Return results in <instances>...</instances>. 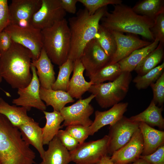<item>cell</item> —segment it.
I'll return each instance as SVG.
<instances>
[{"mask_svg":"<svg viewBox=\"0 0 164 164\" xmlns=\"http://www.w3.org/2000/svg\"><path fill=\"white\" fill-rule=\"evenodd\" d=\"M91 94L85 99H80L72 105L64 107L60 111L63 119L62 126L80 125L89 127L92 121L90 118L94 111V108L90 104L95 98Z\"/></svg>","mask_w":164,"mask_h":164,"instance_id":"cell-9","label":"cell"},{"mask_svg":"<svg viewBox=\"0 0 164 164\" xmlns=\"http://www.w3.org/2000/svg\"><path fill=\"white\" fill-rule=\"evenodd\" d=\"M74 62L68 59L59 66V71L57 79L52 86V89L67 91L70 75L73 71Z\"/></svg>","mask_w":164,"mask_h":164,"instance_id":"cell-32","label":"cell"},{"mask_svg":"<svg viewBox=\"0 0 164 164\" xmlns=\"http://www.w3.org/2000/svg\"><path fill=\"white\" fill-rule=\"evenodd\" d=\"M1 54L0 53V58L1 57ZM2 78L0 75V83H1L2 81Z\"/></svg>","mask_w":164,"mask_h":164,"instance_id":"cell-46","label":"cell"},{"mask_svg":"<svg viewBox=\"0 0 164 164\" xmlns=\"http://www.w3.org/2000/svg\"><path fill=\"white\" fill-rule=\"evenodd\" d=\"M94 39L105 53L111 58L116 51V43L111 31L100 24Z\"/></svg>","mask_w":164,"mask_h":164,"instance_id":"cell-31","label":"cell"},{"mask_svg":"<svg viewBox=\"0 0 164 164\" xmlns=\"http://www.w3.org/2000/svg\"><path fill=\"white\" fill-rule=\"evenodd\" d=\"M143 149V138L139 128L127 143L112 154L110 159L115 164H130L140 158Z\"/></svg>","mask_w":164,"mask_h":164,"instance_id":"cell-15","label":"cell"},{"mask_svg":"<svg viewBox=\"0 0 164 164\" xmlns=\"http://www.w3.org/2000/svg\"><path fill=\"white\" fill-rule=\"evenodd\" d=\"M10 24V15L8 1L0 0V32Z\"/></svg>","mask_w":164,"mask_h":164,"instance_id":"cell-39","label":"cell"},{"mask_svg":"<svg viewBox=\"0 0 164 164\" xmlns=\"http://www.w3.org/2000/svg\"><path fill=\"white\" fill-rule=\"evenodd\" d=\"M164 63L156 66L143 75H138L133 80L138 90L147 88L156 81L164 72Z\"/></svg>","mask_w":164,"mask_h":164,"instance_id":"cell-33","label":"cell"},{"mask_svg":"<svg viewBox=\"0 0 164 164\" xmlns=\"http://www.w3.org/2000/svg\"><path fill=\"white\" fill-rule=\"evenodd\" d=\"M56 136L62 145L69 152L75 149L79 144L78 142L65 130H60Z\"/></svg>","mask_w":164,"mask_h":164,"instance_id":"cell-38","label":"cell"},{"mask_svg":"<svg viewBox=\"0 0 164 164\" xmlns=\"http://www.w3.org/2000/svg\"><path fill=\"white\" fill-rule=\"evenodd\" d=\"M32 64L35 67L40 87L46 89H52L56 80L54 66L45 51L43 48L39 57L32 60Z\"/></svg>","mask_w":164,"mask_h":164,"instance_id":"cell-18","label":"cell"},{"mask_svg":"<svg viewBox=\"0 0 164 164\" xmlns=\"http://www.w3.org/2000/svg\"><path fill=\"white\" fill-rule=\"evenodd\" d=\"M128 104L127 102H119L107 111H96L94 120L89 127V135H93L104 126L114 124L124 116L127 110Z\"/></svg>","mask_w":164,"mask_h":164,"instance_id":"cell-17","label":"cell"},{"mask_svg":"<svg viewBox=\"0 0 164 164\" xmlns=\"http://www.w3.org/2000/svg\"><path fill=\"white\" fill-rule=\"evenodd\" d=\"M18 128L23 140L29 145L33 146L38 151L42 159L45 151L43 147L42 129L39 123L33 119Z\"/></svg>","mask_w":164,"mask_h":164,"instance_id":"cell-21","label":"cell"},{"mask_svg":"<svg viewBox=\"0 0 164 164\" xmlns=\"http://www.w3.org/2000/svg\"><path fill=\"white\" fill-rule=\"evenodd\" d=\"M39 94L41 99L47 106H51L53 110L60 112L67 103L73 102L74 100L66 91L46 89L40 87Z\"/></svg>","mask_w":164,"mask_h":164,"instance_id":"cell-23","label":"cell"},{"mask_svg":"<svg viewBox=\"0 0 164 164\" xmlns=\"http://www.w3.org/2000/svg\"><path fill=\"white\" fill-rule=\"evenodd\" d=\"M107 10L105 6L91 15L85 9H80L75 16L69 18L71 40L68 59L74 62L80 59L85 46L94 39L100 22Z\"/></svg>","mask_w":164,"mask_h":164,"instance_id":"cell-4","label":"cell"},{"mask_svg":"<svg viewBox=\"0 0 164 164\" xmlns=\"http://www.w3.org/2000/svg\"><path fill=\"white\" fill-rule=\"evenodd\" d=\"M150 30L155 39H157L159 43L164 45V12L158 15L154 20Z\"/></svg>","mask_w":164,"mask_h":164,"instance_id":"cell-37","label":"cell"},{"mask_svg":"<svg viewBox=\"0 0 164 164\" xmlns=\"http://www.w3.org/2000/svg\"><path fill=\"white\" fill-rule=\"evenodd\" d=\"M153 93L152 100L159 106L163 105L164 102V72L155 83L150 85Z\"/></svg>","mask_w":164,"mask_h":164,"instance_id":"cell-36","label":"cell"},{"mask_svg":"<svg viewBox=\"0 0 164 164\" xmlns=\"http://www.w3.org/2000/svg\"><path fill=\"white\" fill-rule=\"evenodd\" d=\"M0 53V75L2 78L13 89L27 87L32 77L30 51L12 42L8 50Z\"/></svg>","mask_w":164,"mask_h":164,"instance_id":"cell-1","label":"cell"},{"mask_svg":"<svg viewBox=\"0 0 164 164\" xmlns=\"http://www.w3.org/2000/svg\"><path fill=\"white\" fill-rule=\"evenodd\" d=\"M89 127L80 125H72L67 126L65 130L79 144H81L89 136Z\"/></svg>","mask_w":164,"mask_h":164,"instance_id":"cell-35","label":"cell"},{"mask_svg":"<svg viewBox=\"0 0 164 164\" xmlns=\"http://www.w3.org/2000/svg\"><path fill=\"white\" fill-rule=\"evenodd\" d=\"M108 136L95 141L79 144L75 149L69 152L71 162L76 164H98L108 155Z\"/></svg>","mask_w":164,"mask_h":164,"instance_id":"cell-8","label":"cell"},{"mask_svg":"<svg viewBox=\"0 0 164 164\" xmlns=\"http://www.w3.org/2000/svg\"><path fill=\"white\" fill-rule=\"evenodd\" d=\"M111 59L94 39L85 46L80 58L88 77L109 63Z\"/></svg>","mask_w":164,"mask_h":164,"instance_id":"cell-13","label":"cell"},{"mask_svg":"<svg viewBox=\"0 0 164 164\" xmlns=\"http://www.w3.org/2000/svg\"><path fill=\"white\" fill-rule=\"evenodd\" d=\"M129 164H151L145 159L140 158L134 162Z\"/></svg>","mask_w":164,"mask_h":164,"instance_id":"cell-44","label":"cell"},{"mask_svg":"<svg viewBox=\"0 0 164 164\" xmlns=\"http://www.w3.org/2000/svg\"><path fill=\"white\" fill-rule=\"evenodd\" d=\"M139 128L143 142V149L141 155H150L164 144V131L155 129L143 122H139Z\"/></svg>","mask_w":164,"mask_h":164,"instance_id":"cell-20","label":"cell"},{"mask_svg":"<svg viewBox=\"0 0 164 164\" xmlns=\"http://www.w3.org/2000/svg\"></svg>","mask_w":164,"mask_h":164,"instance_id":"cell-47","label":"cell"},{"mask_svg":"<svg viewBox=\"0 0 164 164\" xmlns=\"http://www.w3.org/2000/svg\"><path fill=\"white\" fill-rule=\"evenodd\" d=\"M132 79L131 72H122L113 81L92 85L88 91L95 95L99 105L102 108L112 107L124 99Z\"/></svg>","mask_w":164,"mask_h":164,"instance_id":"cell-6","label":"cell"},{"mask_svg":"<svg viewBox=\"0 0 164 164\" xmlns=\"http://www.w3.org/2000/svg\"><path fill=\"white\" fill-rule=\"evenodd\" d=\"M36 156L18 128L0 113V164H34Z\"/></svg>","mask_w":164,"mask_h":164,"instance_id":"cell-2","label":"cell"},{"mask_svg":"<svg viewBox=\"0 0 164 164\" xmlns=\"http://www.w3.org/2000/svg\"><path fill=\"white\" fill-rule=\"evenodd\" d=\"M85 69L80 59L74 61L73 76L70 80L67 92L73 98L81 99L83 95L88 91L93 83L86 81L83 76Z\"/></svg>","mask_w":164,"mask_h":164,"instance_id":"cell-19","label":"cell"},{"mask_svg":"<svg viewBox=\"0 0 164 164\" xmlns=\"http://www.w3.org/2000/svg\"><path fill=\"white\" fill-rule=\"evenodd\" d=\"M41 3V0H12L9 5L10 24L21 26L30 25L32 17Z\"/></svg>","mask_w":164,"mask_h":164,"instance_id":"cell-14","label":"cell"},{"mask_svg":"<svg viewBox=\"0 0 164 164\" xmlns=\"http://www.w3.org/2000/svg\"><path fill=\"white\" fill-rule=\"evenodd\" d=\"M43 48L51 62L60 66L68 59L70 33L65 18L49 28L41 30Z\"/></svg>","mask_w":164,"mask_h":164,"instance_id":"cell-5","label":"cell"},{"mask_svg":"<svg viewBox=\"0 0 164 164\" xmlns=\"http://www.w3.org/2000/svg\"><path fill=\"white\" fill-rule=\"evenodd\" d=\"M30 69L32 77L30 83L26 87L18 89L19 97L13 99L12 102L16 106L25 107L27 111H30L32 108L43 111H45L46 106L40 97V86L36 69L31 63Z\"/></svg>","mask_w":164,"mask_h":164,"instance_id":"cell-12","label":"cell"},{"mask_svg":"<svg viewBox=\"0 0 164 164\" xmlns=\"http://www.w3.org/2000/svg\"><path fill=\"white\" fill-rule=\"evenodd\" d=\"M10 105L0 97V113L4 115L12 125L18 127L33 119L27 114V110L24 107Z\"/></svg>","mask_w":164,"mask_h":164,"instance_id":"cell-24","label":"cell"},{"mask_svg":"<svg viewBox=\"0 0 164 164\" xmlns=\"http://www.w3.org/2000/svg\"><path fill=\"white\" fill-rule=\"evenodd\" d=\"M78 2L82 3L91 15L96 12L109 5H113L122 3L121 0H78Z\"/></svg>","mask_w":164,"mask_h":164,"instance_id":"cell-34","label":"cell"},{"mask_svg":"<svg viewBox=\"0 0 164 164\" xmlns=\"http://www.w3.org/2000/svg\"><path fill=\"white\" fill-rule=\"evenodd\" d=\"M40 7L34 14L30 25L41 30L49 28L65 19L66 12L60 0H41Z\"/></svg>","mask_w":164,"mask_h":164,"instance_id":"cell-10","label":"cell"},{"mask_svg":"<svg viewBox=\"0 0 164 164\" xmlns=\"http://www.w3.org/2000/svg\"><path fill=\"white\" fill-rule=\"evenodd\" d=\"M46 122L44 126L42 128L43 145H48L56 135L62 127L60 125L64 119L60 112L53 110L52 112L43 111Z\"/></svg>","mask_w":164,"mask_h":164,"instance_id":"cell-27","label":"cell"},{"mask_svg":"<svg viewBox=\"0 0 164 164\" xmlns=\"http://www.w3.org/2000/svg\"><path fill=\"white\" fill-rule=\"evenodd\" d=\"M42 161L38 164H68L71 162L69 151L56 135L48 144Z\"/></svg>","mask_w":164,"mask_h":164,"instance_id":"cell-22","label":"cell"},{"mask_svg":"<svg viewBox=\"0 0 164 164\" xmlns=\"http://www.w3.org/2000/svg\"><path fill=\"white\" fill-rule=\"evenodd\" d=\"M122 71L118 63H108L89 77L93 84L103 83L105 81H113L121 74Z\"/></svg>","mask_w":164,"mask_h":164,"instance_id":"cell-30","label":"cell"},{"mask_svg":"<svg viewBox=\"0 0 164 164\" xmlns=\"http://www.w3.org/2000/svg\"><path fill=\"white\" fill-rule=\"evenodd\" d=\"M162 107L159 108L152 100L149 106L143 111L129 118L131 121L144 122L151 126L164 128V119L162 115Z\"/></svg>","mask_w":164,"mask_h":164,"instance_id":"cell-25","label":"cell"},{"mask_svg":"<svg viewBox=\"0 0 164 164\" xmlns=\"http://www.w3.org/2000/svg\"><path fill=\"white\" fill-rule=\"evenodd\" d=\"M12 41L9 34L4 30L0 32V53L8 50L11 47Z\"/></svg>","mask_w":164,"mask_h":164,"instance_id":"cell-41","label":"cell"},{"mask_svg":"<svg viewBox=\"0 0 164 164\" xmlns=\"http://www.w3.org/2000/svg\"><path fill=\"white\" fill-rule=\"evenodd\" d=\"M132 8L137 14L146 16L154 21L158 15L164 12V0H141Z\"/></svg>","mask_w":164,"mask_h":164,"instance_id":"cell-28","label":"cell"},{"mask_svg":"<svg viewBox=\"0 0 164 164\" xmlns=\"http://www.w3.org/2000/svg\"><path fill=\"white\" fill-rule=\"evenodd\" d=\"M98 164H115L111 160L110 157L108 155L104 157Z\"/></svg>","mask_w":164,"mask_h":164,"instance_id":"cell-43","label":"cell"},{"mask_svg":"<svg viewBox=\"0 0 164 164\" xmlns=\"http://www.w3.org/2000/svg\"><path fill=\"white\" fill-rule=\"evenodd\" d=\"M140 158L145 159L151 164H164V144L152 153L147 155H141Z\"/></svg>","mask_w":164,"mask_h":164,"instance_id":"cell-40","label":"cell"},{"mask_svg":"<svg viewBox=\"0 0 164 164\" xmlns=\"http://www.w3.org/2000/svg\"><path fill=\"white\" fill-rule=\"evenodd\" d=\"M159 42L157 39H155L149 45L135 50L119 61L118 63L122 71L131 72L134 70L143 59L156 48Z\"/></svg>","mask_w":164,"mask_h":164,"instance_id":"cell-26","label":"cell"},{"mask_svg":"<svg viewBox=\"0 0 164 164\" xmlns=\"http://www.w3.org/2000/svg\"><path fill=\"white\" fill-rule=\"evenodd\" d=\"M0 89H1L3 91H4V92L6 94V95L7 96H8V97H10L11 96V95H10V94L8 92H6L5 91H4V90H3L2 89V88L0 87Z\"/></svg>","mask_w":164,"mask_h":164,"instance_id":"cell-45","label":"cell"},{"mask_svg":"<svg viewBox=\"0 0 164 164\" xmlns=\"http://www.w3.org/2000/svg\"><path fill=\"white\" fill-rule=\"evenodd\" d=\"M139 128V122L123 116L109 128L108 154L112 155L125 145Z\"/></svg>","mask_w":164,"mask_h":164,"instance_id":"cell-11","label":"cell"},{"mask_svg":"<svg viewBox=\"0 0 164 164\" xmlns=\"http://www.w3.org/2000/svg\"><path fill=\"white\" fill-rule=\"evenodd\" d=\"M4 30L9 34L12 42L30 51L32 60L38 59L43 48L41 30L31 25L21 26L12 24Z\"/></svg>","mask_w":164,"mask_h":164,"instance_id":"cell-7","label":"cell"},{"mask_svg":"<svg viewBox=\"0 0 164 164\" xmlns=\"http://www.w3.org/2000/svg\"><path fill=\"white\" fill-rule=\"evenodd\" d=\"M116 42V51L111 58L110 64L118 63L135 50L146 46L151 42L141 39L135 36L111 31Z\"/></svg>","mask_w":164,"mask_h":164,"instance_id":"cell-16","label":"cell"},{"mask_svg":"<svg viewBox=\"0 0 164 164\" xmlns=\"http://www.w3.org/2000/svg\"><path fill=\"white\" fill-rule=\"evenodd\" d=\"M113 5V10L110 12L107 10L101 18V25L111 31L138 35L154 40L150 30L153 20L137 14L132 8L122 3Z\"/></svg>","mask_w":164,"mask_h":164,"instance_id":"cell-3","label":"cell"},{"mask_svg":"<svg viewBox=\"0 0 164 164\" xmlns=\"http://www.w3.org/2000/svg\"><path fill=\"white\" fill-rule=\"evenodd\" d=\"M164 45L160 43L138 64L135 69L138 75H143L156 67L164 55Z\"/></svg>","mask_w":164,"mask_h":164,"instance_id":"cell-29","label":"cell"},{"mask_svg":"<svg viewBox=\"0 0 164 164\" xmlns=\"http://www.w3.org/2000/svg\"><path fill=\"white\" fill-rule=\"evenodd\" d=\"M61 5L66 12L74 14L76 13V5L78 0H60Z\"/></svg>","mask_w":164,"mask_h":164,"instance_id":"cell-42","label":"cell"}]
</instances>
